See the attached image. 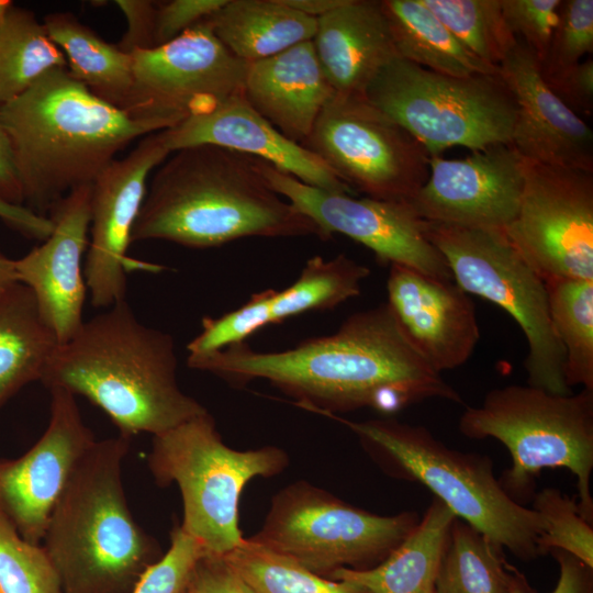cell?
Wrapping results in <instances>:
<instances>
[{
    "mask_svg": "<svg viewBox=\"0 0 593 593\" xmlns=\"http://www.w3.org/2000/svg\"><path fill=\"white\" fill-rule=\"evenodd\" d=\"M458 428L469 439L491 437L505 446L512 466L499 480L517 502L532 492L542 469L571 471L581 513L593 524V391L562 395L529 384L492 389L479 406L466 407Z\"/></svg>",
    "mask_w": 593,
    "mask_h": 593,
    "instance_id": "cell-7",
    "label": "cell"
},
{
    "mask_svg": "<svg viewBox=\"0 0 593 593\" xmlns=\"http://www.w3.org/2000/svg\"><path fill=\"white\" fill-rule=\"evenodd\" d=\"M169 155L161 131L146 135L92 183L90 240L83 273L96 307L108 309L125 300L128 271L164 270L159 265L128 257L127 250L148 177Z\"/></svg>",
    "mask_w": 593,
    "mask_h": 593,
    "instance_id": "cell-16",
    "label": "cell"
},
{
    "mask_svg": "<svg viewBox=\"0 0 593 593\" xmlns=\"http://www.w3.org/2000/svg\"><path fill=\"white\" fill-rule=\"evenodd\" d=\"M55 68H67L65 55L32 11L13 4L0 22V107Z\"/></svg>",
    "mask_w": 593,
    "mask_h": 593,
    "instance_id": "cell-31",
    "label": "cell"
},
{
    "mask_svg": "<svg viewBox=\"0 0 593 593\" xmlns=\"http://www.w3.org/2000/svg\"><path fill=\"white\" fill-rule=\"evenodd\" d=\"M303 146L368 198L409 202L429 175L426 148L365 96L336 93Z\"/></svg>",
    "mask_w": 593,
    "mask_h": 593,
    "instance_id": "cell-11",
    "label": "cell"
},
{
    "mask_svg": "<svg viewBox=\"0 0 593 593\" xmlns=\"http://www.w3.org/2000/svg\"><path fill=\"white\" fill-rule=\"evenodd\" d=\"M222 557L254 593H370L353 582L323 579L256 539H243Z\"/></svg>",
    "mask_w": 593,
    "mask_h": 593,
    "instance_id": "cell-34",
    "label": "cell"
},
{
    "mask_svg": "<svg viewBox=\"0 0 593 593\" xmlns=\"http://www.w3.org/2000/svg\"><path fill=\"white\" fill-rule=\"evenodd\" d=\"M126 21V31L118 46L131 54L137 49L155 47V20L157 1L115 0Z\"/></svg>",
    "mask_w": 593,
    "mask_h": 593,
    "instance_id": "cell-45",
    "label": "cell"
},
{
    "mask_svg": "<svg viewBox=\"0 0 593 593\" xmlns=\"http://www.w3.org/2000/svg\"><path fill=\"white\" fill-rule=\"evenodd\" d=\"M272 289L251 294L238 309L219 317L205 316L202 331L187 346L189 355H205L245 340L270 324L269 305Z\"/></svg>",
    "mask_w": 593,
    "mask_h": 593,
    "instance_id": "cell-39",
    "label": "cell"
},
{
    "mask_svg": "<svg viewBox=\"0 0 593 593\" xmlns=\"http://www.w3.org/2000/svg\"><path fill=\"white\" fill-rule=\"evenodd\" d=\"M370 269L344 254L332 259L310 258L294 283L273 290L269 306L270 324L310 311L331 310L356 298Z\"/></svg>",
    "mask_w": 593,
    "mask_h": 593,
    "instance_id": "cell-32",
    "label": "cell"
},
{
    "mask_svg": "<svg viewBox=\"0 0 593 593\" xmlns=\"http://www.w3.org/2000/svg\"><path fill=\"white\" fill-rule=\"evenodd\" d=\"M424 233L441 253L454 281L467 293L502 307L527 342V384L570 394L564 350L555 332L544 279L528 265L503 231L470 228L423 220Z\"/></svg>",
    "mask_w": 593,
    "mask_h": 593,
    "instance_id": "cell-10",
    "label": "cell"
},
{
    "mask_svg": "<svg viewBox=\"0 0 593 593\" xmlns=\"http://www.w3.org/2000/svg\"><path fill=\"white\" fill-rule=\"evenodd\" d=\"M422 1L469 52L491 66L499 67L517 43L501 0Z\"/></svg>",
    "mask_w": 593,
    "mask_h": 593,
    "instance_id": "cell-35",
    "label": "cell"
},
{
    "mask_svg": "<svg viewBox=\"0 0 593 593\" xmlns=\"http://www.w3.org/2000/svg\"><path fill=\"white\" fill-rule=\"evenodd\" d=\"M161 136L170 153L213 145L256 157L306 184L332 192H354L314 153L286 137L257 113L243 92L205 114L161 131Z\"/></svg>",
    "mask_w": 593,
    "mask_h": 593,
    "instance_id": "cell-22",
    "label": "cell"
},
{
    "mask_svg": "<svg viewBox=\"0 0 593 593\" xmlns=\"http://www.w3.org/2000/svg\"><path fill=\"white\" fill-rule=\"evenodd\" d=\"M0 199L23 205V192L14 164L10 141L0 124Z\"/></svg>",
    "mask_w": 593,
    "mask_h": 593,
    "instance_id": "cell-48",
    "label": "cell"
},
{
    "mask_svg": "<svg viewBox=\"0 0 593 593\" xmlns=\"http://www.w3.org/2000/svg\"><path fill=\"white\" fill-rule=\"evenodd\" d=\"M43 24L65 55L70 75L97 97L125 111L133 87L131 54L104 41L70 12L48 13Z\"/></svg>",
    "mask_w": 593,
    "mask_h": 593,
    "instance_id": "cell-28",
    "label": "cell"
},
{
    "mask_svg": "<svg viewBox=\"0 0 593 593\" xmlns=\"http://www.w3.org/2000/svg\"><path fill=\"white\" fill-rule=\"evenodd\" d=\"M271 188L311 219L326 239L339 233L368 247L382 265H400L433 278L454 280L441 253L424 233L407 201L357 199L306 184L259 159Z\"/></svg>",
    "mask_w": 593,
    "mask_h": 593,
    "instance_id": "cell-15",
    "label": "cell"
},
{
    "mask_svg": "<svg viewBox=\"0 0 593 593\" xmlns=\"http://www.w3.org/2000/svg\"><path fill=\"white\" fill-rule=\"evenodd\" d=\"M126 113L171 128L243 92L248 64L216 37L208 20L163 45L131 53Z\"/></svg>",
    "mask_w": 593,
    "mask_h": 593,
    "instance_id": "cell-13",
    "label": "cell"
},
{
    "mask_svg": "<svg viewBox=\"0 0 593 593\" xmlns=\"http://www.w3.org/2000/svg\"><path fill=\"white\" fill-rule=\"evenodd\" d=\"M41 381L85 396L130 437L157 436L208 412L178 384L172 336L143 324L126 300L83 321Z\"/></svg>",
    "mask_w": 593,
    "mask_h": 593,
    "instance_id": "cell-4",
    "label": "cell"
},
{
    "mask_svg": "<svg viewBox=\"0 0 593 593\" xmlns=\"http://www.w3.org/2000/svg\"><path fill=\"white\" fill-rule=\"evenodd\" d=\"M131 437L96 440L72 470L42 546L63 593H124L152 564L155 542L137 524L123 488Z\"/></svg>",
    "mask_w": 593,
    "mask_h": 593,
    "instance_id": "cell-5",
    "label": "cell"
},
{
    "mask_svg": "<svg viewBox=\"0 0 593 593\" xmlns=\"http://www.w3.org/2000/svg\"><path fill=\"white\" fill-rule=\"evenodd\" d=\"M204 555L199 541L176 526L167 552L144 570L131 593H184L195 564Z\"/></svg>",
    "mask_w": 593,
    "mask_h": 593,
    "instance_id": "cell-40",
    "label": "cell"
},
{
    "mask_svg": "<svg viewBox=\"0 0 593 593\" xmlns=\"http://www.w3.org/2000/svg\"><path fill=\"white\" fill-rule=\"evenodd\" d=\"M12 5L13 2L10 0H0V22Z\"/></svg>",
    "mask_w": 593,
    "mask_h": 593,
    "instance_id": "cell-51",
    "label": "cell"
},
{
    "mask_svg": "<svg viewBox=\"0 0 593 593\" xmlns=\"http://www.w3.org/2000/svg\"><path fill=\"white\" fill-rule=\"evenodd\" d=\"M258 161L213 145L170 153L147 187L131 242L210 248L254 236L326 240L311 219L271 188Z\"/></svg>",
    "mask_w": 593,
    "mask_h": 593,
    "instance_id": "cell-2",
    "label": "cell"
},
{
    "mask_svg": "<svg viewBox=\"0 0 593 593\" xmlns=\"http://www.w3.org/2000/svg\"><path fill=\"white\" fill-rule=\"evenodd\" d=\"M516 104L512 146L527 161L593 171V132L544 80L521 40L499 66Z\"/></svg>",
    "mask_w": 593,
    "mask_h": 593,
    "instance_id": "cell-21",
    "label": "cell"
},
{
    "mask_svg": "<svg viewBox=\"0 0 593 593\" xmlns=\"http://www.w3.org/2000/svg\"><path fill=\"white\" fill-rule=\"evenodd\" d=\"M209 21L222 44L247 64L312 41L317 26V19L282 0H227Z\"/></svg>",
    "mask_w": 593,
    "mask_h": 593,
    "instance_id": "cell-26",
    "label": "cell"
},
{
    "mask_svg": "<svg viewBox=\"0 0 593 593\" xmlns=\"http://www.w3.org/2000/svg\"><path fill=\"white\" fill-rule=\"evenodd\" d=\"M51 390V416L41 438L21 457L0 459V512L29 542L41 545L69 477L96 438L75 395Z\"/></svg>",
    "mask_w": 593,
    "mask_h": 593,
    "instance_id": "cell-18",
    "label": "cell"
},
{
    "mask_svg": "<svg viewBox=\"0 0 593 593\" xmlns=\"http://www.w3.org/2000/svg\"><path fill=\"white\" fill-rule=\"evenodd\" d=\"M187 363L228 381L268 380L325 415L361 407L393 414L430 399L463 404L415 350L387 302L354 313L332 335L287 350L261 353L239 343L189 355Z\"/></svg>",
    "mask_w": 593,
    "mask_h": 593,
    "instance_id": "cell-1",
    "label": "cell"
},
{
    "mask_svg": "<svg viewBox=\"0 0 593 593\" xmlns=\"http://www.w3.org/2000/svg\"><path fill=\"white\" fill-rule=\"evenodd\" d=\"M562 0H501L511 32L541 61L559 20Z\"/></svg>",
    "mask_w": 593,
    "mask_h": 593,
    "instance_id": "cell-41",
    "label": "cell"
},
{
    "mask_svg": "<svg viewBox=\"0 0 593 593\" xmlns=\"http://www.w3.org/2000/svg\"><path fill=\"white\" fill-rule=\"evenodd\" d=\"M559 566V578L550 593H593V568H590L574 556L551 550ZM510 593H535L525 578L517 571Z\"/></svg>",
    "mask_w": 593,
    "mask_h": 593,
    "instance_id": "cell-46",
    "label": "cell"
},
{
    "mask_svg": "<svg viewBox=\"0 0 593 593\" xmlns=\"http://www.w3.org/2000/svg\"><path fill=\"white\" fill-rule=\"evenodd\" d=\"M284 463V455L273 447L239 451L226 446L209 412L154 436L148 455L156 482H175L180 490V526L213 556L228 553L244 539L238 501L245 484L277 473Z\"/></svg>",
    "mask_w": 593,
    "mask_h": 593,
    "instance_id": "cell-8",
    "label": "cell"
},
{
    "mask_svg": "<svg viewBox=\"0 0 593 593\" xmlns=\"http://www.w3.org/2000/svg\"><path fill=\"white\" fill-rule=\"evenodd\" d=\"M542 76V75H541ZM548 87L579 116L593 113V58L586 57L579 64L542 76Z\"/></svg>",
    "mask_w": 593,
    "mask_h": 593,
    "instance_id": "cell-43",
    "label": "cell"
},
{
    "mask_svg": "<svg viewBox=\"0 0 593 593\" xmlns=\"http://www.w3.org/2000/svg\"><path fill=\"white\" fill-rule=\"evenodd\" d=\"M545 283L552 326L564 350L567 385L593 391V280Z\"/></svg>",
    "mask_w": 593,
    "mask_h": 593,
    "instance_id": "cell-33",
    "label": "cell"
},
{
    "mask_svg": "<svg viewBox=\"0 0 593 593\" xmlns=\"http://www.w3.org/2000/svg\"><path fill=\"white\" fill-rule=\"evenodd\" d=\"M418 522L415 512L377 515L295 486L275 499L254 539L317 574L339 568L361 570L381 562Z\"/></svg>",
    "mask_w": 593,
    "mask_h": 593,
    "instance_id": "cell-12",
    "label": "cell"
},
{
    "mask_svg": "<svg viewBox=\"0 0 593 593\" xmlns=\"http://www.w3.org/2000/svg\"><path fill=\"white\" fill-rule=\"evenodd\" d=\"M327 416L345 424L383 456L398 477L427 488L456 517L516 558L530 561L539 557L542 519L507 494L488 455L454 449L421 425Z\"/></svg>",
    "mask_w": 593,
    "mask_h": 593,
    "instance_id": "cell-6",
    "label": "cell"
},
{
    "mask_svg": "<svg viewBox=\"0 0 593 593\" xmlns=\"http://www.w3.org/2000/svg\"><path fill=\"white\" fill-rule=\"evenodd\" d=\"M290 8L314 19L342 5L345 0H282Z\"/></svg>",
    "mask_w": 593,
    "mask_h": 593,
    "instance_id": "cell-49",
    "label": "cell"
},
{
    "mask_svg": "<svg viewBox=\"0 0 593 593\" xmlns=\"http://www.w3.org/2000/svg\"><path fill=\"white\" fill-rule=\"evenodd\" d=\"M527 161L511 143L461 159H429L426 182L409 201L425 221L503 231L515 219Z\"/></svg>",
    "mask_w": 593,
    "mask_h": 593,
    "instance_id": "cell-17",
    "label": "cell"
},
{
    "mask_svg": "<svg viewBox=\"0 0 593 593\" xmlns=\"http://www.w3.org/2000/svg\"><path fill=\"white\" fill-rule=\"evenodd\" d=\"M58 345L26 286L16 282L0 293V407L26 384L41 381Z\"/></svg>",
    "mask_w": 593,
    "mask_h": 593,
    "instance_id": "cell-27",
    "label": "cell"
},
{
    "mask_svg": "<svg viewBox=\"0 0 593 593\" xmlns=\"http://www.w3.org/2000/svg\"><path fill=\"white\" fill-rule=\"evenodd\" d=\"M0 124L13 152L23 205L43 216L74 189L92 184L131 143L168 130L97 97L67 68L49 70L0 107Z\"/></svg>",
    "mask_w": 593,
    "mask_h": 593,
    "instance_id": "cell-3",
    "label": "cell"
},
{
    "mask_svg": "<svg viewBox=\"0 0 593 593\" xmlns=\"http://www.w3.org/2000/svg\"><path fill=\"white\" fill-rule=\"evenodd\" d=\"M516 573L502 546L456 517L439 562L435 593H510Z\"/></svg>",
    "mask_w": 593,
    "mask_h": 593,
    "instance_id": "cell-30",
    "label": "cell"
},
{
    "mask_svg": "<svg viewBox=\"0 0 593 593\" xmlns=\"http://www.w3.org/2000/svg\"><path fill=\"white\" fill-rule=\"evenodd\" d=\"M16 282L14 259L9 258L0 248V293Z\"/></svg>",
    "mask_w": 593,
    "mask_h": 593,
    "instance_id": "cell-50",
    "label": "cell"
},
{
    "mask_svg": "<svg viewBox=\"0 0 593 593\" xmlns=\"http://www.w3.org/2000/svg\"><path fill=\"white\" fill-rule=\"evenodd\" d=\"M380 4L400 58L454 77L497 74L499 67L469 52L422 0H381Z\"/></svg>",
    "mask_w": 593,
    "mask_h": 593,
    "instance_id": "cell-29",
    "label": "cell"
},
{
    "mask_svg": "<svg viewBox=\"0 0 593 593\" xmlns=\"http://www.w3.org/2000/svg\"><path fill=\"white\" fill-rule=\"evenodd\" d=\"M243 93L250 107L289 139L303 145L336 94L312 41L249 63Z\"/></svg>",
    "mask_w": 593,
    "mask_h": 593,
    "instance_id": "cell-23",
    "label": "cell"
},
{
    "mask_svg": "<svg viewBox=\"0 0 593 593\" xmlns=\"http://www.w3.org/2000/svg\"><path fill=\"white\" fill-rule=\"evenodd\" d=\"M365 97L410 132L430 157L454 146L474 152L512 141L516 104L499 71L454 77L398 57Z\"/></svg>",
    "mask_w": 593,
    "mask_h": 593,
    "instance_id": "cell-9",
    "label": "cell"
},
{
    "mask_svg": "<svg viewBox=\"0 0 593 593\" xmlns=\"http://www.w3.org/2000/svg\"><path fill=\"white\" fill-rule=\"evenodd\" d=\"M593 52V0H566L546 56L539 63L541 75L549 76L579 64Z\"/></svg>",
    "mask_w": 593,
    "mask_h": 593,
    "instance_id": "cell-38",
    "label": "cell"
},
{
    "mask_svg": "<svg viewBox=\"0 0 593 593\" xmlns=\"http://www.w3.org/2000/svg\"><path fill=\"white\" fill-rule=\"evenodd\" d=\"M532 508L542 519L539 556L562 550L593 568V524L583 517L575 499L545 488L535 494Z\"/></svg>",
    "mask_w": 593,
    "mask_h": 593,
    "instance_id": "cell-36",
    "label": "cell"
},
{
    "mask_svg": "<svg viewBox=\"0 0 593 593\" xmlns=\"http://www.w3.org/2000/svg\"><path fill=\"white\" fill-rule=\"evenodd\" d=\"M92 184L70 191L49 212L51 235L14 259L18 282L34 295L40 313L59 344L83 323L87 284L82 259L88 249Z\"/></svg>",
    "mask_w": 593,
    "mask_h": 593,
    "instance_id": "cell-19",
    "label": "cell"
},
{
    "mask_svg": "<svg viewBox=\"0 0 593 593\" xmlns=\"http://www.w3.org/2000/svg\"><path fill=\"white\" fill-rule=\"evenodd\" d=\"M312 43L336 93L347 96H365L399 57L380 1L345 0L317 19Z\"/></svg>",
    "mask_w": 593,
    "mask_h": 593,
    "instance_id": "cell-24",
    "label": "cell"
},
{
    "mask_svg": "<svg viewBox=\"0 0 593 593\" xmlns=\"http://www.w3.org/2000/svg\"><path fill=\"white\" fill-rule=\"evenodd\" d=\"M456 515L434 497L418 524L381 562L368 569L339 568L333 580L370 593H435L441 555Z\"/></svg>",
    "mask_w": 593,
    "mask_h": 593,
    "instance_id": "cell-25",
    "label": "cell"
},
{
    "mask_svg": "<svg viewBox=\"0 0 593 593\" xmlns=\"http://www.w3.org/2000/svg\"><path fill=\"white\" fill-rule=\"evenodd\" d=\"M186 593H254L222 556L204 555L195 564Z\"/></svg>",
    "mask_w": 593,
    "mask_h": 593,
    "instance_id": "cell-44",
    "label": "cell"
},
{
    "mask_svg": "<svg viewBox=\"0 0 593 593\" xmlns=\"http://www.w3.org/2000/svg\"><path fill=\"white\" fill-rule=\"evenodd\" d=\"M227 0H171L157 3L155 46L178 37L186 31L210 19Z\"/></svg>",
    "mask_w": 593,
    "mask_h": 593,
    "instance_id": "cell-42",
    "label": "cell"
},
{
    "mask_svg": "<svg viewBox=\"0 0 593 593\" xmlns=\"http://www.w3.org/2000/svg\"><path fill=\"white\" fill-rule=\"evenodd\" d=\"M186 593V592H184Z\"/></svg>",
    "mask_w": 593,
    "mask_h": 593,
    "instance_id": "cell-52",
    "label": "cell"
},
{
    "mask_svg": "<svg viewBox=\"0 0 593 593\" xmlns=\"http://www.w3.org/2000/svg\"><path fill=\"white\" fill-rule=\"evenodd\" d=\"M0 593H63L42 545L26 541L0 512Z\"/></svg>",
    "mask_w": 593,
    "mask_h": 593,
    "instance_id": "cell-37",
    "label": "cell"
},
{
    "mask_svg": "<svg viewBox=\"0 0 593 593\" xmlns=\"http://www.w3.org/2000/svg\"><path fill=\"white\" fill-rule=\"evenodd\" d=\"M504 233L545 282L593 280V171L527 161L519 208Z\"/></svg>",
    "mask_w": 593,
    "mask_h": 593,
    "instance_id": "cell-14",
    "label": "cell"
},
{
    "mask_svg": "<svg viewBox=\"0 0 593 593\" xmlns=\"http://www.w3.org/2000/svg\"><path fill=\"white\" fill-rule=\"evenodd\" d=\"M0 220L21 235L45 240L53 231V221L48 216L36 214L24 205L11 204L0 199Z\"/></svg>",
    "mask_w": 593,
    "mask_h": 593,
    "instance_id": "cell-47",
    "label": "cell"
},
{
    "mask_svg": "<svg viewBox=\"0 0 593 593\" xmlns=\"http://www.w3.org/2000/svg\"><path fill=\"white\" fill-rule=\"evenodd\" d=\"M387 291V303L407 339L435 371L456 369L469 360L480 328L470 294L454 280L391 265Z\"/></svg>",
    "mask_w": 593,
    "mask_h": 593,
    "instance_id": "cell-20",
    "label": "cell"
}]
</instances>
